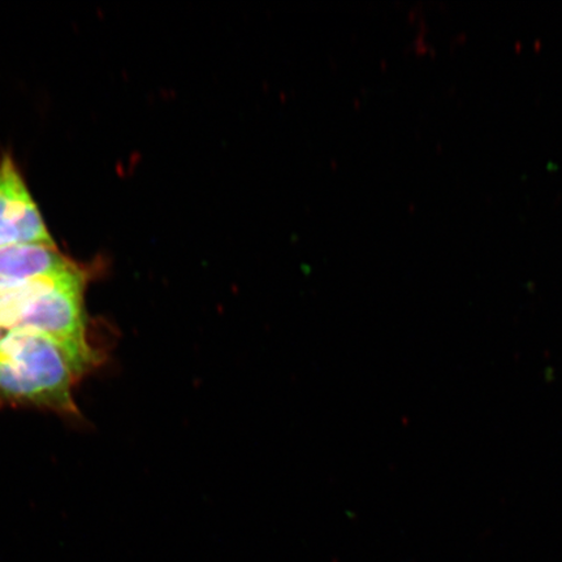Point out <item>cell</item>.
<instances>
[{"label":"cell","mask_w":562,"mask_h":562,"mask_svg":"<svg viewBox=\"0 0 562 562\" xmlns=\"http://www.w3.org/2000/svg\"><path fill=\"white\" fill-rule=\"evenodd\" d=\"M2 337H3L2 328H0V340H2Z\"/></svg>","instance_id":"obj_5"},{"label":"cell","mask_w":562,"mask_h":562,"mask_svg":"<svg viewBox=\"0 0 562 562\" xmlns=\"http://www.w3.org/2000/svg\"><path fill=\"white\" fill-rule=\"evenodd\" d=\"M83 291L86 272L76 266L31 302L15 328H30L53 337L87 370L94 363V351L88 340Z\"/></svg>","instance_id":"obj_2"},{"label":"cell","mask_w":562,"mask_h":562,"mask_svg":"<svg viewBox=\"0 0 562 562\" xmlns=\"http://www.w3.org/2000/svg\"><path fill=\"white\" fill-rule=\"evenodd\" d=\"M83 370L53 337L13 328L0 340V396L72 412L74 384Z\"/></svg>","instance_id":"obj_1"},{"label":"cell","mask_w":562,"mask_h":562,"mask_svg":"<svg viewBox=\"0 0 562 562\" xmlns=\"http://www.w3.org/2000/svg\"><path fill=\"white\" fill-rule=\"evenodd\" d=\"M13 245L56 248L15 164L5 157L0 164V249Z\"/></svg>","instance_id":"obj_3"},{"label":"cell","mask_w":562,"mask_h":562,"mask_svg":"<svg viewBox=\"0 0 562 562\" xmlns=\"http://www.w3.org/2000/svg\"><path fill=\"white\" fill-rule=\"evenodd\" d=\"M75 266L52 246L13 245L0 249V280L50 277Z\"/></svg>","instance_id":"obj_4"}]
</instances>
